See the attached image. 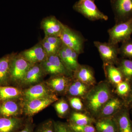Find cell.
I'll return each mask as SVG.
<instances>
[{"instance_id":"cell-1","label":"cell","mask_w":132,"mask_h":132,"mask_svg":"<svg viewBox=\"0 0 132 132\" xmlns=\"http://www.w3.org/2000/svg\"><path fill=\"white\" fill-rule=\"evenodd\" d=\"M110 88L106 82H101L86 95L87 108L96 119L102 108L111 98Z\"/></svg>"},{"instance_id":"cell-2","label":"cell","mask_w":132,"mask_h":132,"mask_svg":"<svg viewBox=\"0 0 132 132\" xmlns=\"http://www.w3.org/2000/svg\"><path fill=\"white\" fill-rule=\"evenodd\" d=\"M73 9L91 21L108 19V16L99 10L93 1L79 0L74 4Z\"/></svg>"},{"instance_id":"cell-3","label":"cell","mask_w":132,"mask_h":132,"mask_svg":"<svg viewBox=\"0 0 132 132\" xmlns=\"http://www.w3.org/2000/svg\"><path fill=\"white\" fill-rule=\"evenodd\" d=\"M59 37L63 44L73 50L79 55L84 52L85 39L79 32L64 24Z\"/></svg>"},{"instance_id":"cell-4","label":"cell","mask_w":132,"mask_h":132,"mask_svg":"<svg viewBox=\"0 0 132 132\" xmlns=\"http://www.w3.org/2000/svg\"><path fill=\"white\" fill-rule=\"evenodd\" d=\"M108 42L118 45L131 39L132 34V19L126 21L116 23L108 29Z\"/></svg>"},{"instance_id":"cell-5","label":"cell","mask_w":132,"mask_h":132,"mask_svg":"<svg viewBox=\"0 0 132 132\" xmlns=\"http://www.w3.org/2000/svg\"><path fill=\"white\" fill-rule=\"evenodd\" d=\"M33 64H31L15 53L12 59L10 71V82L21 83L28 69Z\"/></svg>"},{"instance_id":"cell-6","label":"cell","mask_w":132,"mask_h":132,"mask_svg":"<svg viewBox=\"0 0 132 132\" xmlns=\"http://www.w3.org/2000/svg\"><path fill=\"white\" fill-rule=\"evenodd\" d=\"M40 64L45 75L70 76L72 74L66 68L58 54L47 55Z\"/></svg>"},{"instance_id":"cell-7","label":"cell","mask_w":132,"mask_h":132,"mask_svg":"<svg viewBox=\"0 0 132 132\" xmlns=\"http://www.w3.org/2000/svg\"><path fill=\"white\" fill-rule=\"evenodd\" d=\"M95 46L97 48L104 64L116 65L119 60V47L118 45L109 42H94Z\"/></svg>"},{"instance_id":"cell-8","label":"cell","mask_w":132,"mask_h":132,"mask_svg":"<svg viewBox=\"0 0 132 132\" xmlns=\"http://www.w3.org/2000/svg\"><path fill=\"white\" fill-rule=\"evenodd\" d=\"M58 100L56 95L52 93L45 97L24 102V112L26 115L29 116H32L42 111Z\"/></svg>"},{"instance_id":"cell-9","label":"cell","mask_w":132,"mask_h":132,"mask_svg":"<svg viewBox=\"0 0 132 132\" xmlns=\"http://www.w3.org/2000/svg\"><path fill=\"white\" fill-rule=\"evenodd\" d=\"M116 23L132 19V0H110Z\"/></svg>"},{"instance_id":"cell-10","label":"cell","mask_w":132,"mask_h":132,"mask_svg":"<svg viewBox=\"0 0 132 132\" xmlns=\"http://www.w3.org/2000/svg\"><path fill=\"white\" fill-rule=\"evenodd\" d=\"M58 55L66 68L71 73H73L80 65L78 62L79 54L73 50L62 44Z\"/></svg>"},{"instance_id":"cell-11","label":"cell","mask_w":132,"mask_h":132,"mask_svg":"<svg viewBox=\"0 0 132 132\" xmlns=\"http://www.w3.org/2000/svg\"><path fill=\"white\" fill-rule=\"evenodd\" d=\"M24 106L20 98L0 101V117H18L24 111Z\"/></svg>"},{"instance_id":"cell-12","label":"cell","mask_w":132,"mask_h":132,"mask_svg":"<svg viewBox=\"0 0 132 132\" xmlns=\"http://www.w3.org/2000/svg\"><path fill=\"white\" fill-rule=\"evenodd\" d=\"M19 54L32 64H40L47 56L40 41L32 47L25 50Z\"/></svg>"},{"instance_id":"cell-13","label":"cell","mask_w":132,"mask_h":132,"mask_svg":"<svg viewBox=\"0 0 132 132\" xmlns=\"http://www.w3.org/2000/svg\"><path fill=\"white\" fill-rule=\"evenodd\" d=\"M64 25L55 16L51 15L42 19L40 23V28L44 31L45 36L59 37Z\"/></svg>"},{"instance_id":"cell-14","label":"cell","mask_w":132,"mask_h":132,"mask_svg":"<svg viewBox=\"0 0 132 132\" xmlns=\"http://www.w3.org/2000/svg\"><path fill=\"white\" fill-rule=\"evenodd\" d=\"M125 106V101L120 97H111L102 108L96 120L113 117Z\"/></svg>"},{"instance_id":"cell-15","label":"cell","mask_w":132,"mask_h":132,"mask_svg":"<svg viewBox=\"0 0 132 132\" xmlns=\"http://www.w3.org/2000/svg\"><path fill=\"white\" fill-rule=\"evenodd\" d=\"M130 110L125 105L113 116L118 132H132V120Z\"/></svg>"},{"instance_id":"cell-16","label":"cell","mask_w":132,"mask_h":132,"mask_svg":"<svg viewBox=\"0 0 132 132\" xmlns=\"http://www.w3.org/2000/svg\"><path fill=\"white\" fill-rule=\"evenodd\" d=\"M51 90L44 83H39L32 86L23 91L22 97L24 102L47 96L52 94Z\"/></svg>"},{"instance_id":"cell-17","label":"cell","mask_w":132,"mask_h":132,"mask_svg":"<svg viewBox=\"0 0 132 132\" xmlns=\"http://www.w3.org/2000/svg\"><path fill=\"white\" fill-rule=\"evenodd\" d=\"M15 53L6 54L0 58V86H8L10 82L11 63Z\"/></svg>"},{"instance_id":"cell-18","label":"cell","mask_w":132,"mask_h":132,"mask_svg":"<svg viewBox=\"0 0 132 132\" xmlns=\"http://www.w3.org/2000/svg\"><path fill=\"white\" fill-rule=\"evenodd\" d=\"M25 122L18 117H0V132H17L24 126Z\"/></svg>"},{"instance_id":"cell-19","label":"cell","mask_w":132,"mask_h":132,"mask_svg":"<svg viewBox=\"0 0 132 132\" xmlns=\"http://www.w3.org/2000/svg\"><path fill=\"white\" fill-rule=\"evenodd\" d=\"M73 74L76 80L90 86H93L95 83L94 72L89 66L80 64Z\"/></svg>"},{"instance_id":"cell-20","label":"cell","mask_w":132,"mask_h":132,"mask_svg":"<svg viewBox=\"0 0 132 132\" xmlns=\"http://www.w3.org/2000/svg\"><path fill=\"white\" fill-rule=\"evenodd\" d=\"M45 75L40 64H33L26 73L21 83L26 86L36 84L41 80Z\"/></svg>"},{"instance_id":"cell-21","label":"cell","mask_w":132,"mask_h":132,"mask_svg":"<svg viewBox=\"0 0 132 132\" xmlns=\"http://www.w3.org/2000/svg\"><path fill=\"white\" fill-rule=\"evenodd\" d=\"M52 76L46 82L47 86L51 91L61 93L67 89L70 81L68 76L64 75Z\"/></svg>"},{"instance_id":"cell-22","label":"cell","mask_w":132,"mask_h":132,"mask_svg":"<svg viewBox=\"0 0 132 132\" xmlns=\"http://www.w3.org/2000/svg\"><path fill=\"white\" fill-rule=\"evenodd\" d=\"M40 41L47 55L58 54L63 44L58 36H45Z\"/></svg>"},{"instance_id":"cell-23","label":"cell","mask_w":132,"mask_h":132,"mask_svg":"<svg viewBox=\"0 0 132 132\" xmlns=\"http://www.w3.org/2000/svg\"><path fill=\"white\" fill-rule=\"evenodd\" d=\"M94 125L97 132H118L113 117L97 119Z\"/></svg>"},{"instance_id":"cell-24","label":"cell","mask_w":132,"mask_h":132,"mask_svg":"<svg viewBox=\"0 0 132 132\" xmlns=\"http://www.w3.org/2000/svg\"><path fill=\"white\" fill-rule=\"evenodd\" d=\"M96 120L93 117L81 112H73L71 114L68 120V124L83 126L94 124Z\"/></svg>"},{"instance_id":"cell-25","label":"cell","mask_w":132,"mask_h":132,"mask_svg":"<svg viewBox=\"0 0 132 132\" xmlns=\"http://www.w3.org/2000/svg\"><path fill=\"white\" fill-rule=\"evenodd\" d=\"M90 90V86L77 80L69 85L67 88L69 94L76 97L86 96Z\"/></svg>"},{"instance_id":"cell-26","label":"cell","mask_w":132,"mask_h":132,"mask_svg":"<svg viewBox=\"0 0 132 132\" xmlns=\"http://www.w3.org/2000/svg\"><path fill=\"white\" fill-rule=\"evenodd\" d=\"M23 92L17 88L8 86H0V101L20 98Z\"/></svg>"},{"instance_id":"cell-27","label":"cell","mask_w":132,"mask_h":132,"mask_svg":"<svg viewBox=\"0 0 132 132\" xmlns=\"http://www.w3.org/2000/svg\"><path fill=\"white\" fill-rule=\"evenodd\" d=\"M105 73L109 80L116 85L124 80L123 76L120 69L115 65L104 64Z\"/></svg>"},{"instance_id":"cell-28","label":"cell","mask_w":132,"mask_h":132,"mask_svg":"<svg viewBox=\"0 0 132 132\" xmlns=\"http://www.w3.org/2000/svg\"><path fill=\"white\" fill-rule=\"evenodd\" d=\"M116 65L122 74L124 80L132 84V60L119 59Z\"/></svg>"},{"instance_id":"cell-29","label":"cell","mask_w":132,"mask_h":132,"mask_svg":"<svg viewBox=\"0 0 132 132\" xmlns=\"http://www.w3.org/2000/svg\"><path fill=\"white\" fill-rule=\"evenodd\" d=\"M131 88V83L125 80L116 85L117 94L124 100L130 93Z\"/></svg>"},{"instance_id":"cell-30","label":"cell","mask_w":132,"mask_h":132,"mask_svg":"<svg viewBox=\"0 0 132 132\" xmlns=\"http://www.w3.org/2000/svg\"><path fill=\"white\" fill-rule=\"evenodd\" d=\"M119 47V54L123 58L132 59V40L131 39L122 42Z\"/></svg>"},{"instance_id":"cell-31","label":"cell","mask_w":132,"mask_h":132,"mask_svg":"<svg viewBox=\"0 0 132 132\" xmlns=\"http://www.w3.org/2000/svg\"><path fill=\"white\" fill-rule=\"evenodd\" d=\"M54 106L58 115L61 118L66 115L69 109L68 104L64 100L57 102L55 104Z\"/></svg>"},{"instance_id":"cell-32","label":"cell","mask_w":132,"mask_h":132,"mask_svg":"<svg viewBox=\"0 0 132 132\" xmlns=\"http://www.w3.org/2000/svg\"><path fill=\"white\" fill-rule=\"evenodd\" d=\"M68 125L74 132H97L93 125L83 126H78L69 124Z\"/></svg>"},{"instance_id":"cell-33","label":"cell","mask_w":132,"mask_h":132,"mask_svg":"<svg viewBox=\"0 0 132 132\" xmlns=\"http://www.w3.org/2000/svg\"><path fill=\"white\" fill-rule=\"evenodd\" d=\"M35 132H55L54 122L49 120L41 124Z\"/></svg>"},{"instance_id":"cell-34","label":"cell","mask_w":132,"mask_h":132,"mask_svg":"<svg viewBox=\"0 0 132 132\" xmlns=\"http://www.w3.org/2000/svg\"><path fill=\"white\" fill-rule=\"evenodd\" d=\"M54 127L55 132H74L68 123L54 122Z\"/></svg>"},{"instance_id":"cell-35","label":"cell","mask_w":132,"mask_h":132,"mask_svg":"<svg viewBox=\"0 0 132 132\" xmlns=\"http://www.w3.org/2000/svg\"><path fill=\"white\" fill-rule=\"evenodd\" d=\"M69 100L70 105L76 111H82L83 108V104L79 97H71Z\"/></svg>"},{"instance_id":"cell-36","label":"cell","mask_w":132,"mask_h":132,"mask_svg":"<svg viewBox=\"0 0 132 132\" xmlns=\"http://www.w3.org/2000/svg\"><path fill=\"white\" fill-rule=\"evenodd\" d=\"M17 132H35L34 131V126L32 122L28 121L25 122L23 127Z\"/></svg>"},{"instance_id":"cell-37","label":"cell","mask_w":132,"mask_h":132,"mask_svg":"<svg viewBox=\"0 0 132 132\" xmlns=\"http://www.w3.org/2000/svg\"><path fill=\"white\" fill-rule=\"evenodd\" d=\"M125 105L130 110L132 109V84H131V90L128 96L124 100Z\"/></svg>"},{"instance_id":"cell-38","label":"cell","mask_w":132,"mask_h":132,"mask_svg":"<svg viewBox=\"0 0 132 132\" xmlns=\"http://www.w3.org/2000/svg\"><path fill=\"white\" fill-rule=\"evenodd\" d=\"M81 1H94L95 0H81Z\"/></svg>"},{"instance_id":"cell-39","label":"cell","mask_w":132,"mask_h":132,"mask_svg":"<svg viewBox=\"0 0 132 132\" xmlns=\"http://www.w3.org/2000/svg\"><path fill=\"white\" fill-rule=\"evenodd\" d=\"M132 110V109H131Z\"/></svg>"}]
</instances>
